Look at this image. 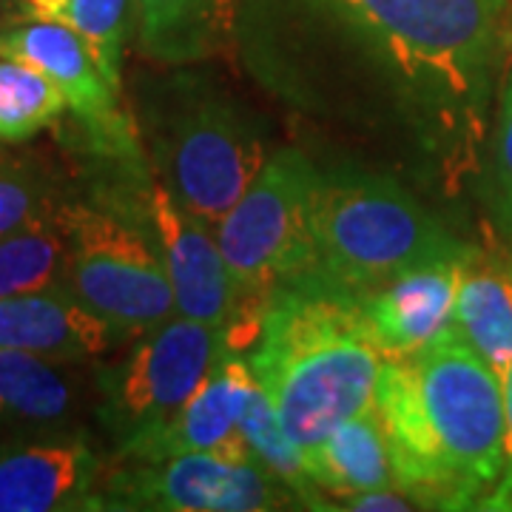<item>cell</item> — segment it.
Instances as JSON below:
<instances>
[{
  "label": "cell",
  "instance_id": "6da1fadb",
  "mask_svg": "<svg viewBox=\"0 0 512 512\" xmlns=\"http://www.w3.org/2000/svg\"><path fill=\"white\" fill-rule=\"evenodd\" d=\"M373 407L402 493L441 510L484 507L504 476V382L456 325L384 359Z\"/></svg>",
  "mask_w": 512,
  "mask_h": 512
},
{
  "label": "cell",
  "instance_id": "7a4b0ae2",
  "mask_svg": "<svg viewBox=\"0 0 512 512\" xmlns=\"http://www.w3.org/2000/svg\"><path fill=\"white\" fill-rule=\"evenodd\" d=\"M382 365L362 299L316 274L271 296L251 356L262 390L308 458L339 424L373 407Z\"/></svg>",
  "mask_w": 512,
  "mask_h": 512
},
{
  "label": "cell",
  "instance_id": "3957f363",
  "mask_svg": "<svg viewBox=\"0 0 512 512\" xmlns=\"http://www.w3.org/2000/svg\"><path fill=\"white\" fill-rule=\"evenodd\" d=\"M311 234L316 276L359 299L419 265L470 254L402 185L350 171L319 174Z\"/></svg>",
  "mask_w": 512,
  "mask_h": 512
},
{
  "label": "cell",
  "instance_id": "277c9868",
  "mask_svg": "<svg viewBox=\"0 0 512 512\" xmlns=\"http://www.w3.org/2000/svg\"><path fill=\"white\" fill-rule=\"evenodd\" d=\"M154 157L174 200L208 225L237 205L268 163L254 117L200 77H177L154 114Z\"/></svg>",
  "mask_w": 512,
  "mask_h": 512
},
{
  "label": "cell",
  "instance_id": "5b68a950",
  "mask_svg": "<svg viewBox=\"0 0 512 512\" xmlns=\"http://www.w3.org/2000/svg\"><path fill=\"white\" fill-rule=\"evenodd\" d=\"M413 83L450 100L487 86L507 0H328Z\"/></svg>",
  "mask_w": 512,
  "mask_h": 512
},
{
  "label": "cell",
  "instance_id": "8992f818",
  "mask_svg": "<svg viewBox=\"0 0 512 512\" xmlns=\"http://www.w3.org/2000/svg\"><path fill=\"white\" fill-rule=\"evenodd\" d=\"M319 171L296 148H282L237 205L214 225L222 254L245 293V308L256 325L279 288L316 274L311 234V200Z\"/></svg>",
  "mask_w": 512,
  "mask_h": 512
},
{
  "label": "cell",
  "instance_id": "52a82bcc",
  "mask_svg": "<svg viewBox=\"0 0 512 512\" xmlns=\"http://www.w3.org/2000/svg\"><path fill=\"white\" fill-rule=\"evenodd\" d=\"M66 234L63 285L114 333H146L180 316L163 254L114 214L60 205Z\"/></svg>",
  "mask_w": 512,
  "mask_h": 512
},
{
  "label": "cell",
  "instance_id": "ba28073f",
  "mask_svg": "<svg viewBox=\"0 0 512 512\" xmlns=\"http://www.w3.org/2000/svg\"><path fill=\"white\" fill-rule=\"evenodd\" d=\"M234 353L228 330L188 316H174L140 333L123 365L103 379L106 402L100 416L111 436L126 444L168 421L222 359Z\"/></svg>",
  "mask_w": 512,
  "mask_h": 512
},
{
  "label": "cell",
  "instance_id": "9c48e42d",
  "mask_svg": "<svg viewBox=\"0 0 512 512\" xmlns=\"http://www.w3.org/2000/svg\"><path fill=\"white\" fill-rule=\"evenodd\" d=\"M103 478V510L265 512L296 501L256 458L185 453L163 461H123Z\"/></svg>",
  "mask_w": 512,
  "mask_h": 512
},
{
  "label": "cell",
  "instance_id": "30bf717a",
  "mask_svg": "<svg viewBox=\"0 0 512 512\" xmlns=\"http://www.w3.org/2000/svg\"><path fill=\"white\" fill-rule=\"evenodd\" d=\"M148 211L177 313L228 330L234 353L254 342L259 325L248 316L245 293L222 254L214 225L191 214L165 185L151 188Z\"/></svg>",
  "mask_w": 512,
  "mask_h": 512
},
{
  "label": "cell",
  "instance_id": "8fae6325",
  "mask_svg": "<svg viewBox=\"0 0 512 512\" xmlns=\"http://www.w3.org/2000/svg\"><path fill=\"white\" fill-rule=\"evenodd\" d=\"M0 57L20 60L55 80L97 151L117 160L140 154L134 123L120 106V89L111 86L89 43L69 26L26 18L0 26Z\"/></svg>",
  "mask_w": 512,
  "mask_h": 512
},
{
  "label": "cell",
  "instance_id": "7c38bea8",
  "mask_svg": "<svg viewBox=\"0 0 512 512\" xmlns=\"http://www.w3.org/2000/svg\"><path fill=\"white\" fill-rule=\"evenodd\" d=\"M256 384L251 362L228 353L171 419L120 444V461H163L185 453L254 458L242 436V413Z\"/></svg>",
  "mask_w": 512,
  "mask_h": 512
},
{
  "label": "cell",
  "instance_id": "4fadbf2b",
  "mask_svg": "<svg viewBox=\"0 0 512 512\" xmlns=\"http://www.w3.org/2000/svg\"><path fill=\"white\" fill-rule=\"evenodd\" d=\"M100 461L80 439L0 447V512L103 510Z\"/></svg>",
  "mask_w": 512,
  "mask_h": 512
},
{
  "label": "cell",
  "instance_id": "5bb4252c",
  "mask_svg": "<svg viewBox=\"0 0 512 512\" xmlns=\"http://www.w3.org/2000/svg\"><path fill=\"white\" fill-rule=\"evenodd\" d=\"M467 256L419 265L362 296L367 325L384 359L413 356L453 325L458 282Z\"/></svg>",
  "mask_w": 512,
  "mask_h": 512
},
{
  "label": "cell",
  "instance_id": "9a60e30c",
  "mask_svg": "<svg viewBox=\"0 0 512 512\" xmlns=\"http://www.w3.org/2000/svg\"><path fill=\"white\" fill-rule=\"evenodd\" d=\"M111 339V325L83 308L66 285L0 299V350L80 362L106 353Z\"/></svg>",
  "mask_w": 512,
  "mask_h": 512
},
{
  "label": "cell",
  "instance_id": "2e32d148",
  "mask_svg": "<svg viewBox=\"0 0 512 512\" xmlns=\"http://www.w3.org/2000/svg\"><path fill=\"white\" fill-rule=\"evenodd\" d=\"M134 23L148 57L165 66H191L228 46L234 0H134Z\"/></svg>",
  "mask_w": 512,
  "mask_h": 512
},
{
  "label": "cell",
  "instance_id": "e0dca14e",
  "mask_svg": "<svg viewBox=\"0 0 512 512\" xmlns=\"http://www.w3.org/2000/svg\"><path fill=\"white\" fill-rule=\"evenodd\" d=\"M308 470L319 490L342 501L370 490L399 487L379 410L367 407L339 424L308 458Z\"/></svg>",
  "mask_w": 512,
  "mask_h": 512
},
{
  "label": "cell",
  "instance_id": "ac0fdd59",
  "mask_svg": "<svg viewBox=\"0 0 512 512\" xmlns=\"http://www.w3.org/2000/svg\"><path fill=\"white\" fill-rule=\"evenodd\" d=\"M453 325L504 382L512 365V271L467 256Z\"/></svg>",
  "mask_w": 512,
  "mask_h": 512
},
{
  "label": "cell",
  "instance_id": "d6986e66",
  "mask_svg": "<svg viewBox=\"0 0 512 512\" xmlns=\"http://www.w3.org/2000/svg\"><path fill=\"white\" fill-rule=\"evenodd\" d=\"M18 18L63 23L89 43L114 89L123 86V52L134 23V0H12Z\"/></svg>",
  "mask_w": 512,
  "mask_h": 512
},
{
  "label": "cell",
  "instance_id": "ffe728a7",
  "mask_svg": "<svg viewBox=\"0 0 512 512\" xmlns=\"http://www.w3.org/2000/svg\"><path fill=\"white\" fill-rule=\"evenodd\" d=\"M57 359L26 350H0V421L63 419L74 402V387Z\"/></svg>",
  "mask_w": 512,
  "mask_h": 512
},
{
  "label": "cell",
  "instance_id": "44dd1931",
  "mask_svg": "<svg viewBox=\"0 0 512 512\" xmlns=\"http://www.w3.org/2000/svg\"><path fill=\"white\" fill-rule=\"evenodd\" d=\"M66 234L57 208L0 239V299L40 293L63 285Z\"/></svg>",
  "mask_w": 512,
  "mask_h": 512
},
{
  "label": "cell",
  "instance_id": "7402d4cb",
  "mask_svg": "<svg viewBox=\"0 0 512 512\" xmlns=\"http://www.w3.org/2000/svg\"><path fill=\"white\" fill-rule=\"evenodd\" d=\"M242 436H245V444H248L251 456L282 487H288L296 501H305L308 507H325V510H330L328 504H322V490L316 487L311 470H308L305 450L285 430V424H282L276 407L268 399V393L262 390V384H256L251 399L245 404Z\"/></svg>",
  "mask_w": 512,
  "mask_h": 512
},
{
  "label": "cell",
  "instance_id": "603a6c76",
  "mask_svg": "<svg viewBox=\"0 0 512 512\" xmlns=\"http://www.w3.org/2000/svg\"><path fill=\"white\" fill-rule=\"evenodd\" d=\"M69 109L55 80L32 66L0 57V143L18 146L49 128Z\"/></svg>",
  "mask_w": 512,
  "mask_h": 512
},
{
  "label": "cell",
  "instance_id": "cb8c5ba5",
  "mask_svg": "<svg viewBox=\"0 0 512 512\" xmlns=\"http://www.w3.org/2000/svg\"><path fill=\"white\" fill-rule=\"evenodd\" d=\"M52 208L46 185L26 165L0 157V239Z\"/></svg>",
  "mask_w": 512,
  "mask_h": 512
},
{
  "label": "cell",
  "instance_id": "d4e9b609",
  "mask_svg": "<svg viewBox=\"0 0 512 512\" xmlns=\"http://www.w3.org/2000/svg\"><path fill=\"white\" fill-rule=\"evenodd\" d=\"M495 183H498V208L512 228V69L504 83L501 117H498V146H495Z\"/></svg>",
  "mask_w": 512,
  "mask_h": 512
},
{
  "label": "cell",
  "instance_id": "484cf974",
  "mask_svg": "<svg viewBox=\"0 0 512 512\" xmlns=\"http://www.w3.org/2000/svg\"><path fill=\"white\" fill-rule=\"evenodd\" d=\"M504 413H507V433H504V476L498 481L493 495L484 501L481 510H512V365L504 376Z\"/></svg>",
  "mask_w": 512,
  "mask_h": 512
},
{
  "label": "cell",
  "instance_id": "4316f807",
  "mask_svg": "<svg viewBox=\"0 0 512 512\" xmlns=\"http://www.w3.org/2000/svg\"><path fill=\"white\" fill-rule=\"evenodd\" d=\"M416 501L399 487H387V490H370V493L348 498V510H367V512H404L410 510Z\"/></svg>",
  "mask_w": 512,
  "mask_h": 512
},
{
  "label": "cell",
  "instance_id": "83f0119b",
  "mask_svg": "<svg viewBox=\"0 0 512 512\" xmlns=\"http://www.w3.org/2000/svg\"><path fill=\"white\" fill-rule=\"evenodd\" d=\"M510 43H512V9H510Z\"/></svg>",
  "mask_w": 512,
  "mask_h": 512
}]
</instances>
